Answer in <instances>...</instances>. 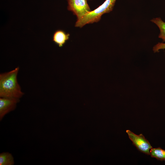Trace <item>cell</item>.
I'll return each mask as SVG.
<instances>
[{
    "instance_id": "cell-1",
    "label": "cell",
    "mask_w": 165,
    "mask_h": 165,
    "mask_svg": "<svg viewBox=\"0 0 165 165\" xmlns=\"http://www.w3.org/2000/svg\"><path fill=\"white\" fill-rule=\"evenodd\" d=\"M18 67L0 74V97L20 99L24 95L17 80Z\"/></svg>"
},
{
    "instance_id": "cell-2",
    "label": "cell",
    "mask_w": 165,
    "mask_h": 165,
    "mask_svg": "<svg viewBox=\"0 0 165 165\" xmlns=\"http://www.w3.org/2000/svg\"><path fill=\"white\" fill-rule=\"evenodd\" d=\"M116 0H106L101 6L90 11L79 20H77L75 26L81 28L85 25L98 22L103 14L112 11Z\"/></svg>"
},
{
    "instance_id": "cell-3",
    "label": "cell",
    "mask_w": 165,
    "mask_h": 165,
    "mask_svg": "<svg viewBox=\"0 0 165 165\" xmlns=\"http://www.w3.org/2000/svg\"><path fill=\"white\" fill-rule=\"evenodd\" d=\"M126 132L133 144L138 150L145 154L150 155L152 147L142 134L137 135L128 130H127Z\"/></svg>"
},
{
    "instance_id": "cell-4",
    "label": "cell",
    "mask_w": 165,
    "mask_h": 165,
    "mask_svg": "<svg viewBox=\"0 0 165 165\" xmlns=\"http://www.w3.org/2000/svg\"><path fill=\"white\" fill-rule=\"evenodd\" d=\"M68 10L76 16L77 20L91 11L86 0H68Z\"/></svg>"
},
{
    "instance_id": "cell-5",
    "label": "cell",
    "mask_w": 165,
    "mask_h": 165,
    "mask_svg": "<svg viewBox=\"0 0 165 165\" xmlns=\"http://www.w3.org/2000/svg\"><path fill=\"white\" fill-rule=\"evenodd\" d=\"M20 101V99L0 97V120L2 121L6 114L14 111Z\"/></svg>"
},
{
    "instance_id": "cell-6",
    "label": "cell",
    "mask_w": 165,
    "mask_h": 165,
    "mask_svg": "<svg viewBox=\"0 0 165 165\" xmlns=\"http://www.w3.org/2000/svg\"><path fill=\"white\" fill-rule=\"evenodd\" d=\"M70 34L61 30L56 31L53 36V41L59 47H62L69 39Z\"/></svg>"
},
{
    "instance_id": "cell-7",
    "label": "cell",
    "mask_w": 165,
    "mask_h": 165,
    "mask_svg": "<svg viewBox=\"0 0 165 165\" xmlns=\"http://www.w3.org/2000/svg\"><path fill=\"white\" fill-rule=\"evenodd\" d=\"M15 163L12 155L8 152H4L0 154V165H13Z\"/></svg>"
},
{
    "instance_id": "cell-8",
    "label": "cell",
    "mask_w": 165,
    "mask_h": 165,
    "mask_svg": "<svg viewBox=\"0 0 165 165\" xmlns=\"http://www.w3.org/2000/svg\"><path fill=\"white\" fill-rule=\"evenodd\" d=\"M151 21L156 24L159 27L160 32L158 37L161 38L163 42H165V22L160 17L153 18Z\"/></svg>"
},
{
    "instance_id": "cell-9",
    "label": "cell",
    "mask_w": 165,
    "mask_h": 165,
    "mask_svg": "<svg viewBox=\"0 0 165 165\" xmlns=\"http://www.w3.org/2000/svg\"><path fill=\"white\" fill-rule=\"evenodd\" d=\"M150 155L151 157L158 160L165 161V150L160 147L152 148L150 150Z\"/></svg>"
},
{
    "instance_id": "cell-10",
    "label": "cell",
    "mask_w": 165,
    "mask_h": 165,
    "mask_svg": "<svg viewBox=\"0 0 165 165\" xmlns=\"http://www.w3.org/2000/svg\"><path fill=\"white\" fill-rule=\"evenodd\" d=\"M161 49H165V43L159 42L153 48V50L154 53L158 52Z\"/></svg>"
},
{
    "instance_id": "cell-11",
    "label": "cell",
    "mask_w": 165,
    "mask_h": 165,
    "mask_svg": "<svg viewBox=\"0 0 165 165\" xmlns=\"http://www.w3.org/2000/svg\"></svg>"
}]
</instances>
